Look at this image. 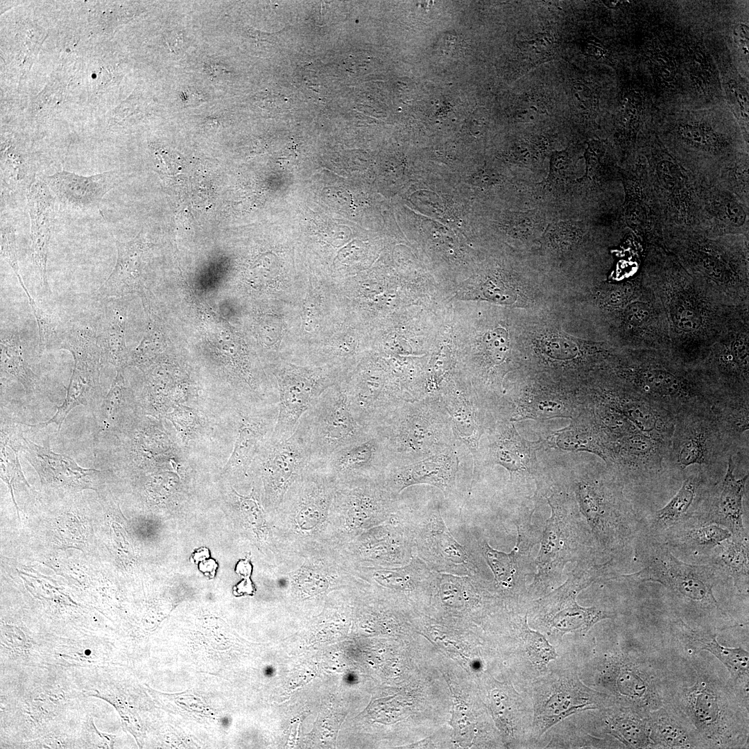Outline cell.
<instances>
[{
    "label": "cell",
    "instance_id": "6da1fadb",
    "mask_svg": "<svg viewBox=\"0 0 749 749\" xmlns=\"http://www.w3.org/2000/svg\"><path fill=\"white\" fill-rule=\"evenodd\" d=\"M694 682L665 680L664 703L695 729L703 748H742L748 742V697L705 669Z\"/></svg>",
    "mask_w": 749,
    "mask_h": 749
},
{
    "label": "cell",
    "instance_id": "7a4b0ae2",
    "mask_svg": "<svg viewBox=\"0 0 749 749\" xmlns=\"http://www.w3.org/2000/svg\"><path fill=\"white\" fill-rule=\"evenodd\" d=\"M635 544V554L642 565L639 571L623 575L638 583H657L666 588L686 612L696 619L707 620L711 629L712 620L728 621L713 590L723 578L724 571L717 564H689L673 554L668 545L658 537L642 531Z\"/></svg>",
    "mask_w": 749,
    "mask_h": 749
},
{
    "label": "cell",
    "instance_id": "3957f363",
    "mask_svg": "<svg viewBox=\"0 0 749 749\" xmlns=\"http://www.w3.org/2000/svg\"><path fill=\"white\" fill-rule=\"evenodd\" d=\"M372 431L392 466L421 460L457 442L439 396L402 402Z\"/></svg>",
    "mask_w": 749,
    "mask_h": 749
},
{
    "label": "cell",
    "instance_id": "277c9868",
    "mask_svg": "<svg viewBox=\"0 0 749 749\" xmlns=\"http://www.w3.org/2000/svg\"><path fill=\"white\" fill-rule=\"evenodd\" d=\"M670 154L696 182H716L720 173L748 155L733 126L705 121H682L663 132Z\"/></svg>",
    "mask_w": 749,
    "mask_h": 749
},
{
    "label": "cell",
    "instance_id": "5b68a950",
    "mask_svg": "<svg viewBox=\"0 0 749 749\" xmlns=\"http://www.w3.org/2000/svg\"><path fill=\"white\" fill-rule=\"evenodd\" d=\"M399 514L409 537L413 556L432 571L479 576L474 556L450 532L442 516L438 501H430L418 509L402 503Z\"/></svg>",
    "mask_w": 749,
    "mask_h": 749
},
{
    "label": "cell",
    "instance_id": "8992f818",
    "mask_svg": "<svg viewBox=\"0 0 749 749\" xmlns=\"http://www.w3.org/2000/svg\"><path fill=\"white\" fill-rule=\"evenodd\" d=\"M748 243V236L711 237L696 227H671L662 236V245L688 272L724 280L747 275Z\"/></svg>",
    "mask_w": 749,
    "mask_h": 749
},
{
    "label": "cell",
    "instance_id": "52a82bcc",
    "mask_svg": "<svg viewBox=\"0 0 749 749\" xmlns=\"http://www.w3.org/2000/svg\"><path fill=\"white\" fill-rule=\"evenodd\" d=\"M296 431L307 442L313 462H324L337 449L371 433L356 421L343 387L337 385L313 402Z\"/></svg>",
    "mask_w": 749,
    "mask_h": 749
},
{
    "label": "cell",
    "instance_id": "ba28073f",
    "mask_svg": "<svg viewBox=\"0 0 749 749\" xmlns=\"http://www.w3.org/2000/svg\"><path fill=\"white\" fill-rule=\"evenodd\" d=\"M599 682L615 703L644 716L664 705V680L646 658L632 652L619 651L605 656Z\"/></svg>",
    "mask_w": 749,
    "mask_h": 749
},
{
    "label": "cell",
    "instance_id": "9c48e42d",
    "mask_svg": "<svg viewBox=\"0 0 749 749\" xmlns=\"http://www.w3.org/2000/svg\"><path fill=\"white\" fill-rule=\"evenodd\" d=\"M60 349L70 352L74 361L66 397L49 420L35 424V427L55 424L60 430L74 408L101 402L100 374L105 359L97 331L90 327L67 324Z\"/></svg>",
    "mask_w": 749,
    "mask_h": 749
},
{
    "label": "cell",
    "instance_id": "30bf717a",
    "mask_svg": "<svg viewBox=\"0 0 749 749\" xmlns=\"http://www.w3.org/2000/svg\"><path fill=\"white\" fill-rule=\"evenodd\" d=\"M639 152L645 157L649 182L666 230L671 227H697L699 201L695 180L662 150L655 148Z\"/></svg>",
    "mask_w": 749,
    "mask_h": 749
},
{
    "label": "cell",
    "instance_id": "8fae6325",
    "mask_svg": "<svg viewBox=\"0 0 749 749\" xmlns=\"http://www.w3.org/2000/svg\"><path fill=\"white\" fill-rule=\"evenodd\" d=\"M402 502L378 479H351L335 482L330 510L345 522L347 531L356 537L388 520Z\"/></svg>",
    "mask_w": 749,
    "mask_h": 749
},
{
    "label": "cell",
    "instance_id": "7c38bea8",
    "mask_svg": "<svg viewBox=\"0 0 749 749\" xmlns=\"http://www.w3.org/2000/svg\"><path fill=\"white\" fill-rule=\"evenodd\" d=\"M278 384V415L271 439L281 440L295 432L302 415L327 388L334 385L335 374L328 369L286 363L275 369Z\"/></svg>",
    "mask_w": 749,
    "mask_h": 749
},
{
    "label": "cell",
    "instance_id": "4fadbf2b",
    "mask_svg": "<svg viewBox=\"0 0 749 749\" xmlns=\"http://www.w3.org/2000/svg\"><path fill=\"white\" fill-rule=\"evenodd\" d=\"M614 702L610 695L583 685L575 674L552 673L538 688L534 704V734L541 736L572 714L586 709H601Z\"/></svg>",
    "mask_w": 749,
    "mask_h": 749
},
{
    "label": "cell",
    "instance_id": "5bb4252c",
    "mask_svg": "<svg viewBox=\"0 0 749 749\" xmlns=\"http://www.w3.org/2000/svg\"><path fill=\"white\" fill-rule=\"evenodd\" d=\"M311 460L307 442L295 430L287 439L268 440L250 468L261 474L269 502L278 505Z\"/></svg>",
    "mask_w": 749,
    "mask_h": 749
},
{
    "label": "cell",
    "instance_id": "9a60e30c",
    "mask_svg": "<svg viewBox=\"0 0 749 749\" xmlns=\"http://www.w3.org/2000/svg\"><path fill=\"white\" fill-rule=\"evenodd\" d=\"M621 173L626 195L624 214L628 226L650 244L661 246L666 225L649 182L643 154L636 153Z\"/></svg>",
    "mask_w": 749,
    "mask_h": 749
},
{
    "label": "cell",
    "instance_id": "2e32d148",
    "mask_svg": "<svg viewBox=\"0 0 749 749\" xmlns=\"http://www.w3.org/2000/svg\"><path fill=\"white\" fill-rule=\"evenodd\" d=\"M460 460L456 445L421 460L402 466L388 465L380 480L396 498L406 488L426 484L439 489L446 499L456 497Z\"/></svg>",
    "mask_w": 749,
    "mask_h": 749
},
{
    "label": "cell",
    "instance_id": "e0dca14e",
    "mask_svg": "<svg viewBox=\"0 0 749 749\" xmlns=\"http://www.w3.org/2000/svg\"><path fill=\"white\" fill-rule=\"evenodd\" d=\"M117 434L123 438L126 462L141 468L178 467L182 462L179 449L160 419L138 413Z\"/></svg>",
    "mask_w": 749,
    "mask_h": 749
},
{
    "label": "cell",
    "instance_id": "ac0fdd59",
    "mask_svg": "<svg viewBox=\"0 0 749 749\" xmlns=\"http://www.w3.org/2000/svg\"><path fill=\"white\" fill-rule=\"evenodd\" d=\"M399 508L384 523L354 537L351 550L356 566L397 567L411 561V544Z\"/></svg>",
    "mask_w": 749,
    "mask_h": 749
},
{
    "label": "cell",
    "instance_id": "d6986e66",
    "mask_svg": "<svg viewBox=\"0 0 749 749\" xmlns=\"http://www.w3.org/2000/svg\"><path fill=\"white\" fill-rule=\"evenodd\" d=\"M343 388L355 419L369 431L406 402L399 389L387 385L382 371L371 367L359 370Z\"/></svg>",
    "mask_w": 749,
    "mask_h": 749
},
{
    "label": "cell",
    "instance_id": "ffe728a7",
    "mask_svg": "<svg viewBox=\"0 0 749 749\" xmlns=\"http://www.w3.org/2000/svg\"><path fill=\"white\" fill-rule=\"evenodd\" d=\"M695 182L699 201L697 227L711 237L748 236L749 205L716 182Z\"/></svg>",
    "mask_w": 749,
    "mask_h": 749
},
{
    "label": "cell",
    "instance_id": "44dd1931",
    "mask_svg": "<svg viewBox=\"0 0 749 749\" xmlns=\"http://www.w3.org/2000/svg\"><path fill=\"white\" fill-rule=\"evenodd\" d=\"M436 572L415 556L402 567H363L354 569L355 580L395 594L411 603L427 599L432 595Z\"/></svg>",
    "mask_w": 749,
    "mask_h": 749
},
{
    "label": "cell",
    "instance_id": "7402d4cb",
    "mask_svg": "<svg viewBox=\"0 0 749 749\" xmlns=\"http://www.w3.org/2000/svg\"><path fill=\"white\" fill-rule=\"evenodd\" d=\"M42 180L59 203L60 209L85 214L100 210L103 197L117 184L119 173L108 171L85 176L62 170Z\"/></svg>",
    "mask_w": 749,
    "mask_h": 749
},
{
    "label": "cell",
    "instance_id": "603a6c76",
    "mask_svg": "<svg viewBox=\"0 0 749 749\" xmlns=\"http://www.w3.org/2000/svg\"><path fill=\"white\" fill-rule=\"evenodd\" d=\"M322 465L335 481L378 479L388 466L383 444L372 431L365 438L337 449Z\"/></svg>",
    "mask_w": 749,
    "mask_h": 749
},
{
    "label": "cell",
    "instance_id": "cb8c5ba5",
    "mask_svg": "<svg viewBox=\"0 0 749 749\" xmlns=\"http://www.w3.org/2000/svg\"><path fill=\"white\" fill-rule=\"evenodd\" d=\"M26 197L31 220L32 259L40 276V286L49 293L46 266L56 200L46 182L40 179L32 184Z\"/></svg>",
    "mask_w": 749,
    "mask_h": 749
},
{
    "label": "cell",
    "instance_id": "d4e9b609",
    "mask_svg": "<svg viewBox=\"0 0 749 749\" xmlns=\"http://www.w3.org/2000/svg\"><path fill=\"white\" fill-rule=\"evenodd\" d=\"M676 638L691 651H707L728 670L734 687L748 696L749 654L741 647H726L718 642L712 630L694 628L682 619L673 623Z\"/></svg>",
    "mask_w": 749,
    "mask_h": 749
},
{
    "label": "cell",
    "instance_id": "484cf974",
    "mask_svg": "<svg viewBox=\"0 0 749 749\" xmlns=\"http://www.w3.org/2000/svg\"><path fill=\"white\" fill-rule=\"evenodd\" d=\"M438 396L451 420L456 440L472 455L475 472L479 463V442L485 430L479 404L462 388L454 386L440 390Z\"/></svg>",
    "mask_w": 749,
    "mask_h": 749
},
{
    "label": "cell",
    "instance_id": "4316f807",
    "mask_svg": "<svg viewBox=\"0 0 749 749\" xmlns=\"http://www.w3.org/2000/svg\"><path fill=\"white\" fill-rule=\"evenodd\" d=\"M21 451L43 483L78 488L87 487L90 483L89 478L101 472L83 468L70 456L52 451L48 443L40 446L24 437Z\"/></svg>",
    "mask_w": 749,
    "mask_h": 749
},
{
    "label": "cell",
    "instance_id": "83f0119b",
    "mask_svg": "<svg viewBox=\"0 0 749 749\" xmlns=\"http://www.w3.org/2000/svg\"><path fill=\"white\" fill-rule=\"evenodd\" d=\"M731 536L730 531L721 526L691 517L658 537L670 549L686 555L712 556L715 549Z\"/></svg>",
    "mask_w": 749,
    "mask_h": 749
},
{
    "label": "cell",
    "instance_id": "f1b7e54d",
    "mask_svg": "<svg viewBox=\"0 0 749 749\" xmlns=\"http://www.w3.org/2000/svg\"><path fill=\"white\" fill-rule=\"evenodd\" d=\"M733 471L734 465L730 458L716 500L707 513L694 517L721 526L730 531L732 535L748 536L743 522V497L748 475L737 479Z\"/></svg>",
    "mask_w": 749,
    "mask_h": 749
},
{
    "label": "cell",
    "instance_id": "f546056e",
    "mask_svg": "<svg viewBox=\"0 0 749 749\" xmlns=\"http://www.w3.org/2000/svg\"><path fill=\"white\" fill-rule=\"evenodd\" d=\"M653 748H703L692 725L671 705H664L647 716Z\"/></svg>",
    "mask_w": 749,
    "mask_h": 749
},
{
    "label": "cell",
    "instance_id": "4dcf8cb0",
    "mask_svg": "<svg viewBox=\"0 0 749 749\" xmlns=\"http://www.w3.org/2000/svg\"><path fill=\"white\" fill-rule=\"evenodd\" d=\"M605 731L626 748H651L647 716L617 703L601 709Z\"/></svg>",
    "mask_w": 749,
    "mask_h": 749
},
{
    "label": "cell",
    "instance_id": "1f68e13d",
    "mask_svg": "<svg viewBox=\"0 0 749 749\" xmlns=\"http://www.w3.org/2000/svg\"><path fill=\"white\" fill-rule=\"evenodd\" d=\"M116 265L96 293L103 298L117 297L130 291L138 280V273L143 257L144 243L141 235L134 240L116 242Z\"/></svg>",
    "mask_w": 749,
    "mask_h": 749
},
{
    "label": "cell",
    "instance_id": "d6a6232c",
    "mask_svg": "<svg viewBox=\"0 0 749 749\" xmlns=\"http://www.w3.org/2000/svg\"><path fill=\"white\" fill-rule=\"evenodd\" d=\"M138 406L126 387L123 370H117L107 395L97 408L99 431L117 433L138 413Z\"/></svg>",
    "mask_w": 749,
    "mask_h": 749
},
{
    "label": "cell",
    "instance_id": "836d02e7",
    "mask_svg": "<svg viewBox=\"0 0 749 749\" xmlns=\"http://www.w3.org/2000/svg\"><path fill=\"white\" fill-rule=\"evenodd\" d=\"M546 616L549 628L560 635L580 631L585 633L601 620L612 618L614 614L596 607L583 608L574 598L563 599Z\"/></svg>",
    "mask_w": 749,
    "mask_h": 749
},
{
    "label": "cell",
    "instance_id": "e575fe53",
    "mask_svg": "<svg viewBox=\"0 0 749 749\" xmlns=\"http://www.w3.org/2000/svg\"><path fill=\"white\" fill-rule=\"evenodd\" d=\"M125 310L116 300H108L104 307L102 327L98 333L105 361L117 370H123L128 357L124 338Z\"/></svg>",
    "mask_w": 749,
    "mask_h": 749
},
{
    "label": "cell",
    "instance_id": "d590c367",
    "mask_svg": "<svg viewBox=\"0 0 749 749\" xmlns=\"http://www.w3.org/2000/svg\"><path fill=\"white\" fill-rule=\"evenodd\" d=\"M712 562L721 567L732 578L738 592L748 596L749 544L748 536L732 535L714 551Z\"/></svg>",
    "mask_w": 749,
    "mask_h": 749
},
{
    "label": "cell",
    "instance_id": "8d00e7d4",
    "mask_svg": "<svg viewBox=\"0 0 749 749\" xmlns=\"http://www.w3.org/2000/svg\"><path fill=\"white\" fill-rule=\"evenodd\" d=\"M488 447V460L505 467L510 475L525 470L529 462L527 443L519 437L513 425L498 424Z\"/></svg>",
    "mask_w": 749,
    "mask_h": 749
},
{
    "label": "cell",
    "instance_id": "74e56055",
    "mask_svg": "<svg viewBox=\"0 0 749 749\" xmlns=\"http://www.w3.org/2000/svg\"><path fill=\"white\" fill-rule=\"evenodd\" d=\"M0 347L1 376L19 382L27 395L33 394L37 386V376L23 354L18 330L1 333Z\"/></svg>",
    "mask_w": 749,
    "mask_h": 749
},
{
    "label": "cell",
    "instance_id": "f35d334b",
    "mask_svg": "<svg viewBox=\"0 0 749 749\" xmlns=\"http://www.w3.org/2000/svg\"><path fill=\"white\" fill-rule=\"evenodd\" d=\"M696 497V485L691 479L685 480L674 497L657 510L642 530L656 537L690 517L689 510Z\"/></svg>",
    "mask_w": 749,
    "mask_h": 749
},
{
    "label": "cell",
    "instance_id": "ab89813d",
    "mask_svg": "<svg viewBox=\"0 0 749 749\" xmlns=\"http://www.w3.org/2000/svg\"><path fill=\"white\" fill-rule=\"evenodd\" d=\"M716 182L749 205L748 155L722 170Z\"/></svg>",
    "mask_w": 749,
    "mask_h": 749
},
{
    "label": "cell",
    "instance_id": "60d3db41",
    "mask_svg": "<svg viewBox=\"0 0 749 749\" xmlns=\"http://www.w3.org/2000/svg\"><path fill=\"white\" fill-rule=\"evenodd\" d=\"M171 421L182 442L187 445L203 429V418L197 410L184 404L176 405L165 416Z\"/></svg>",
    "mask_w": 749,
    "mask_h": 749
},
{
    "label": "cell",
    "instance_id": "b9f144b4",
    "mask_svg": "<svg viewBox=\"0 0 749 749\" xmlns=\"http://www.w3.org/2000/svg\"><path fill=\"white\" fill-rule=\"evenodd\" d=\"M481 548L499 585L503 588L510 587L515 574V551L506 553L497 551L486 541L481 542Z\"/></svg>",
    "mask_w": 749,
    "mask_h": 749
},
{
    "label": "cell",
    "instance_id": "7bdbcfd3",
    "mask_svg": "<svg viewBox=\"0 0 749 749\" xmlns=\"http://www.w3.org/2000/svg\"><path fill=\"white\" fill-rule=\"evenodd\" d=\"M639 386L646 390L662 396H673L682 390V384L673 374L655 369L639 372Z\"/></svg>",
    "mask_w": 749,
    "mask_h": 749
},
{
    "label": "cell",
    "instance_id": "ee69618b",
    "mask_svg": "<svg viewBox=\"0 0 749 749\" xmlns=\"http://www.w3.org/2000/svg\"><path fill=\"white\" fill-rule=\"evenodd\" d=\"M524 642L530 660L540 668H544L557 657L555 648L545 637L530 630L527 626L524 631Z\"/></svg>",
    "mask_w": 749,
    "mask_h": 749
},
{
    "label": "cell",
    "instance_id": "f6af8a7d",
    "mask_svg": "<svg viewBox=\"0 0 749 749\" xmlns=\"http://www.w3.org/2000/svg\"><path fill=\"white\" fill-rule=\"evenodd\" d=\"M492 707L494 712L501 719L504 725V731L511 738L514 737L517 729L518 703L517 698L510 699L502 692H495L492 696Z\"/></svg>",
    "mask_w": 749,
    "mask_h": 749
},
{
    "label": "cell",
    "instance_id": "bcb514c9",
    "mask_svg": "<svg viewBox=\"0 0 749 749\" xmlns=\"http://www.w3.org/2000/svg\"><path fill=\"white\" fill-rule=\"evenodd\" d=\"M1 254L15 273L19 284H24L17 260L15 227L11 222L1 218Z\"/></svg>",
    "mask_w": 749,
    "mask_h": 749
},
{
    "label": "cell",
    "instance_id": "7dc6e473",
    "mask_svg": "<svg viewBox=\"0 0 749 749\" xmlns=\"http://www.w3.org/2000/svg\"><path fill=\"white\" fill-rule=\"evenodd\" d=\"M296 583L302 592L309 595L320 594L329 587L328 576L313 567L301 569L297 576Z\"/></svg>",
    "mask_w": 749,
    "mask_h": 749
},
{
    "label": "cell",
    "instance_id": "c3c4849f",
    "mask_svg": "<svg viewBox=\"0 0 749 749\" xmlns=\"http://www.w3.org/2000/svg\"><path fill=\"white\" fill-rule=\"evenodd\" d=\"M489 357L494 364H500L506 358L509 350L507 332L497 328L488 332L483 338Z\"/></svg>",
    "mask_w": 749,
    "mask_h": 749
},
{
    "label": "cell",
    "instance_id": "681fc988",
    "mask_svg": "<svg viewBox=\"0 0 749 749\" xmlns=\"http://www.w3.org/2000/svg\"><path fill=\"white\" fill-rule=\"evenodd\" d=\"M625 412L642 431L651 432L656 429L657 419L646 405L632 403L627 406Z\"/></svg>",
    "mask_w": 749,
    "mask_h": 749
},
{
    "label": "cell",
    "instance_id": "f907efd6",
    "mask_svg": "<svg viewBox=\"0 0 749 749\" xmlns=\"http://www.w3.org/2000/svg\"><path fill=\"white\" fill-rule=\"evenodd\" d=\"M546 353L555 359H570L578 352V347L571 340L562 336H551L543 342Z\"/></svg>",
    "mask_w": 749,
    "mask_h": 749
},
{
    "label": "cell",
    "instance_id": "816d5d0a",
    "mask_svg": "<svg viewBox=\"0 0 749 749\" xmlns=\"http://www.w3.org/2000/svg\"><path fill=\"white\" fill-rule=\"evenodd\" d=\"M704 456L703 442L700 436L687 440L679 454L680 464L684 467L695 463H702Z\"/></svg>",
    "mask_w": 749,
    "mask_h": 749
},
{
    "label": "cell",
    "instance_id": "f5cc1de1",
    "mask_svg": "<svg viewBox=\"0 0 749 749\" xmlns=\"http://www.w3.org/2000/svg\"><path fill=\"white\" fill-rule=\"evenodd\" d=\"M571 94L578 109L586 112L592 106L593 97L589 88L582 83H576L571 88Z\"/></svg>",
    "mask_w": 749,
    "mask_h": 749
},
{
    "label": "cell",
    "instance_id": "db71d44e",
    "mask_svg": "<svg viewBox=\"0 0 749 749\" xmlns=\"http://www.w3.org/2000/svg\"><path fill=\"white\" fill-rule=\"evenodd\" d=\"M320 311L315 302L307 299L303 304L302 323L305 331H315L318 327Z\"/></svg>",
    "mask_w": 749,
    "mask_h": 749
},
{
    "label": "cell",
    "instance_id": "11a10c76",
    "mask_svg": "<svg viewBox=\"0 0 749 749\" xmlns=\"http://www.w3.org/2000/svg\"><path fill=\"white\" fill-rule=\"evenodd\" d=\"M542 109H544V107L540 103L528 101L522 105L518 114L522 121H529L534 120L538 115L544 113Z\"/></svg>",
    "mask_w": 749,
    "mask_h": 749
},
{
    "label": "cell",
    "instance_id": "9f6ffc18",
    "mask_svg": "<svg viewBox=\"0 0 749 749\" xmlns=\"http://www.w3.org/2000/svg\"><path fill=\"white\" fill-rule=\"evenodd\" d=\"M259 96L257 97V101L259 103V106L263 104V107H270V108L271 107V109H275L274 107L277 109H281L284 105L285 101H282V98L281 97H278L277 95L265 93L263 95H261L259 94Z\"/></svg>",
    "mask_w": 749,
    "mask_h": 749
},
{
    "label": "cell",
    "instance_id": "6f0895ef",
    "mask_svg": "<svg viewBox=\"0 0 749 749\" xmlns=\"http://www.w3.org/2000/svg\"><path fill=\"white\" fill-rule=\"evenodd\" d=\"M736 42L739 46H748V27L745 24H739L734 31Z\"/></svg>",
    "mask_w": 749,
    "mask_h": 749
},
{
    "label": "cell",
    "instance_id": "680465c9",
    "mask_svg": "<svg viewBox=\"0 0 749 749\" xmlns=\"http://www.w3.org/2000/svg\"><path fill=\"white\" fill-rule=\"evenodd\" d=\"M170 36H171V37H169V42H169V47H170V48H171V49H173V48H174V49L177 48V46H178V41H180V40H178V37L179 36H177L176 35H170Z\"/></svg>",
    "mask_w": 749,
    "mask_h": 749
}]
</instances>
